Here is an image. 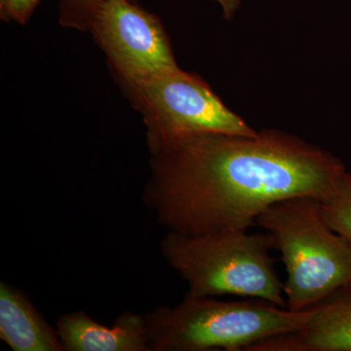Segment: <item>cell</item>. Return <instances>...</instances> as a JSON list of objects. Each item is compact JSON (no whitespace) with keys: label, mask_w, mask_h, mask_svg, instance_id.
<instances>
[{"label":"cell","mask_w":351,"mask_h":351,"mask_svg":"<svg viewBox=\"0 0 351 351\" xmlns=\"http://www.w3.org/2000/svg\"><path fill=\"white\" fill-rule=\"evenodd\" d=\"M104 1L106 0H59L60 25L66 29L88 31L95 10Z\"/></svg>","instance_id":"8fae6325"},{"label":"cell","mask_w":351,"mask_h":351,"mask_svg":"<svg viewBox=\"0 0 351 351\" xmlns=\"http://www.w3.org/2000/svg\"><path fill=\"white\" fill-rule=\"evenodd\" d=\"M0 339L14 351H64L56 330L24 293L0 284Z\"/></svg>","instance_id":"9c48e42d"},{"label":"cell","mask_w":351,"mask_h":351,"mask_svg":"<svg viewBox=\"0 0 351 351\" xmlns=\"http://www.w3.org/2000/svg\"><path fill=\"white\" fill-rule=\"evenodd\" d=\"M271 248L269 233L247 232H168L160 244L166 262L186 281L191 294L241 295L286 307L283 283L269 256Z\"/></svg>","instance_id":"277c9868"},{"label":"cell","mask_w":351,"mask_h":351,"mask_svg":"<svg viewBox=\"0 0 351 351\" xmlns=\"http://www.w3.org/2000/svg\"><path fill=\"white\" fill-rule=\"evenodd\" d=\"M323 216L334 232L351 247V173L345 171L327 197L321 200Z\"/></svg>","instance_id":"30bf717a"},{"label":"cell","mask_w":351,"mask_h":351,"mask_svg":"<svg viewBox=\"0 0 351 351\" xmlns=\"http://www.w3.org/2000/svg\"><path fill=\"white\" fill-rule=\"evenodd\" d=\"M143 200L169 232H247L270 205L327 197L346 171L341 159L285 132L201 133L149 149Z\"/></svg>","instance_id":"6da1fadb"},{"label":"cell","mask_w":351,"mask_h":351,"mask_svg":"<svg viewBox=\"0 0 351 351\" xmlns=\"http://www.w3.org/2000/svg\"><path fill=\"white\" fill-rule=\"evenodd\" d=\"M214 1L218 2L223 10V17L226 20L232 19L241 3V0H214Z\"/></svg>","instance_id":"4fadbf2b"},{"label":"cell","mask_w":351,"mask_h":351,"mask_svg":"<svg viewBox=\"0 0 351 351\" xmlns=\"http://www.w3.org/2000/svg\"><path fill=\"white\" fill-rule=\"evenodd\" d=\"M57 334L64 351H151L145 316L126 311L112 327L82 311L57 320Z\"/></svg>","instance_id":"ba28073f"},{"label":"cell","mask_w":351,"mask_h":351,"mask_svg":"<svg viewBox=\"0 0 351 351\" xmlns=\"http://www.w3.org/2000/svg\"><path fill=\"white\" fill-rule=\"evenodd\" d=\"M41 0H0V18L6 22L25 25Z\"/></svg>","instance_id":"7c38bea8"},{"label":"cell","mask_w":351,"mask_h":351,"mask_svg":"<svg viewBox=\"0 0 351 351\" xmlns=\"http://www.w3.org/2000/svg\"><path fill=\"white\" fill-rule=\"evenodd\" d=\"M309 309L301 329L265 339L248 351H351V282Z\"/></svg>","instance_id":"52a82bcc"},{"label":"cell","mask_w":351,"mask_h":351,"mask_svg":"<svg viewBox=\"0 0 351 351\" xmlns=\"http://www.w3.org/2000/svg\"><path fill=\"white\" fill-rule=\"evenodd\" d=\"M120 86L179 68L162 23L131 0H106L88 27Z\"/></svg>","instance_id":"8992f818"},{"label":"cell","mask_w":351,"mask_h":351,"mask_svg":"<svg viewBox=\"0 0 351 351\" xmlns=\"http://www.w3.org/2000/svg\"><path fill=\"white\" fill-rule=\"evenodd\" d=\"M311 309L289 311L271 302H221L186 293L174 306L145 315L151 351H248L274 337L298 331Z\"/></svg>","instance_id":"7a4b0ae2"},{"label":"cell","mask_w":351,"mask_h":351,"mask_svg":"<svg viewBox=\"0 0 351 351\" xmlns=\"http://www.w3.org/2000/svg\"><path fill=\"white\" fill-rule=\"evenodd\" d=\"M256 225L267 230L282 256L289 311H307L351 282V247L325 221L320 198L278 201L258 215Z\"/></svg>","instance_id":"3957f363"},{"label":"cell","mask_w":351,"mask_h":351,"mask_svg":"<svg viewBox=\"0 0 351 351\" xmlns=\"http://www.w3.org/2000/svg\"><path fill=\"white\" fill-rule=\"evenodd\" d=\"M121 88L142 115L149 149L195 134L258 133L226 107L200 76L180 68Z\"/></svg>","instance_id":"5b68a950"}]
</instances>
